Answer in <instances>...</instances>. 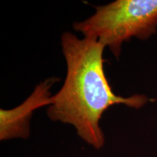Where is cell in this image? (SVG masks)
I'll return each instance as SVG.
<instances>
[{"label":"cell","mask_w":157,"mask_h":157,"mask_svg":"<svg viewBox=\"0 0 157 157\" xmlns=\"http://www.w3.org/2000/svg\"><path fill=\"white\" fill-rule=\"evenodd\" d=\"M61 47L67 73L61 89L52 96L47 113L52 121L73 125L78 136L99 149L104 144L99 126L104 111L116 104L139 109L148 99L145 95L123 98L113 93L104 71L105 46L98 40L65 32Z\"/></svg>","instance_id":"6da1fadb"},{"label":"cell","mask_w":157,"mask_h":157,"mask_svg":"<svg viewBox=\"0 0 157 157\" xmlns=\"http://www.w3.org/2000/svg\"><path fill=\"white\" fill-rule=\"evenodd\" d=\"M157 0H117L96 7L94 15L74 23L75 31L108 47L117 58L131 37L146 39L156 32Z\"/></svg>","instance_id":"7a4b0ae2"},{"label":"cell","mask_w":157,"mask_h":157,"mask_svg":"<svg viewBox=\"0 0 157 157\" xmlns=\"http://www.w3.org/2000/svg\"><path fill=\"white\" fill-rule=\"evenodd\" d=\"M56 78H50L37 85L32 94L19 106L0 110V139H26L29 136V121L35 110L50 104V89Z\"/></svg>","instance_id":"3957f363"}]
</instances>
